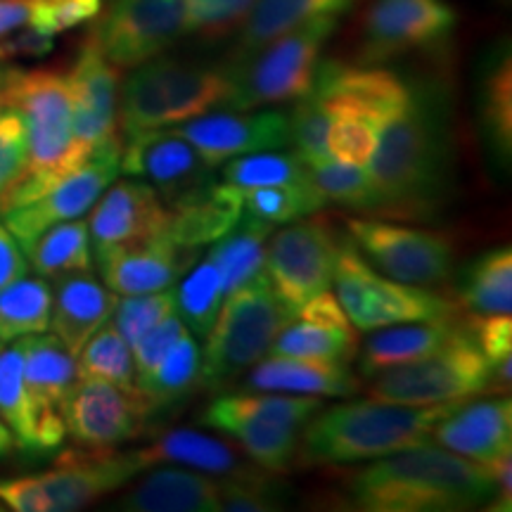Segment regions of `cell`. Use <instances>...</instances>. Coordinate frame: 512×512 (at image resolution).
Segmentation results:
<instances>
[{
	"label": "cell",
	"mask_w": 512,
	"mask_h": 512,
	"mask_svg": "<svg viewBox=\"0 0 512 512\" xmlns=\"http://www.w3.org/2000/svg\"><path fill=\"white\" fill-rule=\"evenodd\" d=\"M494 475L475 460L427 444L377 460L349 479V498L368 512H458L494 498Z\"/></svg>",
	"instance_id": "cell-2"
},
{
	"label": "cell",
	"mask_w": 512,
	"mask_h": 512,
	"mask_svg": "<svg viewBox=\"0 0 512 512\" xmlns=\"http://www.w3.org/2000/svg\"><path fill=\"white\" fill-rule=\"evenodd\" d=\"M323 408L318 396L280 392H242L216 396L200 413V422L228 434L264 470H290L299 448V432Z\"/></svg>",
	"instance_id": "cell-7"
},
{
	"label": "cell",
	"mask_w": 512,
	"mask_h": 512,
	"mask_svg": "<svg viewBox=\"0 0 512 512\" xmlns=\"http://www.w3.org/2000/svg\"><path fill=\"white\" fill-rule=\"evenodd\" d=\"M86 448V446H83ZM143 472L136 451L74 448L53 470L0 479V503L15 512H72L112 494Z\"/></svg>",
	"instance_id": "cell-8"
},
{
	"label": "cell",
	"mask_w": 512,
	"mask_h": 512,
	"mask_svg": "<svg viewBox=\"0 0 512 512\" xmlns=\"http://www.w3.org/2000/svg\"><path fill=\"white\" fill-rule=\"evenodd\" d=\"M337 247L328 223L294 221L266 245L268 283L285 304L299 311L311 297L330 290Z\"/></svg>",
	"instance_id": "cell-14"
},
{
	"label": "cell",
	"mask_w": 512,
	"mask_h": 512,
	"mask_svg": "<svg viewBox=\"0 0 512 512\" xmlns=\"http://www.w3.org/2000/svg\"><path fill=\"white\" fill-rule=\"evenodd\" d=\"M150 415L138 392L117 384L79 377L62 406L67 434L86 448H114L136 439Z\"/></svg>",
	"instance_id": "cell-16"
},
{
	"label": "cell",
	"mask_w": 512,
	"mask_h": 512,
	"mask_svg": "<svg viewBox=\"0 0 512 512\" xmlns=\"http://www.w3.org/2000/svg\"><path fill=\"white\" fill-rule=\"evenodd\" d=\"M41 0H0V36L22 27H34Z\"/></svg>",
	"instance_id": "cell-58"
},
{
	"label": "cell",
	"mask_w": 512,
	"mask_h": 512,
	"mask_svg": "<svg viewBox=\"0 0 512 512\" xmlns=\"http://www.w3.org/2000/svg\"><path fill=\"white\" fill-rule=\"evenodd\" d=\"M176 311L174 290L150 292V294H131V297H119L112 313V325L119 330V335L126 339L128 347L133 342L157 325L159 320Z\"/></svg>",
	"instance_id": "cell-48"
},
{
	"label": "cell",
	"mask_w": 512,
	"mask_h": 512,
	"mask_svg": "<svg viewBox=\"0 0 512 512\" xmlns=\"http://www.w3.org/2000/svg\"><path fill=\"white\" fill-rule=\"evenodd\" d=\"M290 143L309 166L328 162V133L332 117L318 95L306 93L297 100L290 117Z\"/></svg>",
	"instance_id": "cell-47"
},
{
	"label": "cell",
	"mask_w": 512,
	"mask_h": 512,
	"mask_svg": "<svg viewBox=\"0 0 512 512\" xmlns=\"http://www.w3.org/2000/svg\"><path fill=\"white\" fill-rule=\"evenodd\" d=\"M15 64L10 62H0V110L10 107V91H12V81H15L17 74Z\"/></svg>",
	"instance_id": "cell-59"
},
{
	"label": "cell",
	"mask_w": 512,
	"mask_h": 512,
	"mask_svg": "<svg viewBox=\"0 0 512 512\" xmlns=\"http://www.w3.org/2000/svg\"><path fill=\"white\" fill-rule=\"evenodd\" d=\"M0 420L27 451L38 453V422L36 408L24 382L22 349L15 342L12 347H0Z\"/></svg>",
	"instance_id": "cell-38"
},
{
	"label": "cell",
	"mask_w": 512,
	"mask_h": 512,
	"mask_svg": "<svg viewBox=\"0 0 512 512\" xmlns=\"http://www.w3.org/2000/svg\"><path fill=\"white\" fill-rule=\"evenodd\" d=\"M254 0H188L190 34L209 38L228 34L245 22Z\"/></svg>",
	"instance_id": "cell-51"
},
{
	"label": "cell",
	"mask_w": 512,
	"mask_h": 512,
	"mask_svg": "<svg viewBox=\"0 0 512 512\" xmlns=\"http://www.w3.org/2000/svg\"><path fill=\"white\" fill-rule=\"evenodd\" d=\"M166 131L183 138L209 169L223 166L235 157L283 150L290 145V121L283 112H207L202 117L169 126Z\"/></svg>",
	"instance_id": "cell-17"
},
{
	"label": "cell",
	"mask_w": 512,
	"mask_h": 512,
	"mask_svg": "<svg viewBox=\"0 0 512 512\" xmlns=\"http://www.w3.org/2000/svg\"><path fill=\"white\" fill-rule=\"evenodd\" d=\"M472 337L486 356V361L496 363L503 356L512 354V316L510 313H491V316H472Z\"/></svg>",
	"instance_id": "cell-54"
},
{
	"label": "cell",
	"mask_w": 512,
	"mask_h": 512,
	"mask_svg": "<svg viewBox=\"0 0 512 512\" xmlns=\"http://www.w3.org/2000/svg\"><path fill=\"white\" fill-rule=\"evenodd\" d=\"M311 93L330 110L363 114L384 128L406 110L413 91L389 69L354 67L330 60L318 64Z\"/></svg>",
	"instance_id": "cell-22"
},
{
	"label": "cell",
	"mask_w": 512,
	"mask_h": 512,
	"mask_svg": "<svg viewBox=\"0 0 512 512\" xmlns=\"http://www.w3.org/2000/svg\"><path fill=\"white\" fill-rule=\"evenodd\" d=\"M17 344L22 349L24 382L36 408L38 453L55 451L67 437L62 406L79 380L76 358L64 349L60 339L46 332L17 339Z\"/></svg>",
	"instance_id": "cell-19"
},
{
	"label": "cell",
	"mask_w": 512,
	"mask_h": 512,
	"mask_svg": "<svg viewBox=\"0 0 512 512\" xmlns=\"http://www.w3.org/2000/svg\"><path fill=\"white\" fill-rule=\"evenodd\" d=\"M55 36L43 34L34 27H22L8 36H0V62L19 60V57H43L53 50Z\"/></svg>",
	"instance_id": "cell-55"
},
{
	"label": "cell",
	"mask_w": 512,
	"mask_h": 512,
	"mask_svg": "<svg viewBox=\"0 0 512 512\" xmlns=\"http://www.w3.org/2000/svg\"><path fill=\"white\" fill-rule=\"evenodd\" d=\"M29 264L41 278H60L67 273L91 271L93 247L88 223L81 219L57 223L27 249Z\"/></svg>",
	"instance_id": "cell-35"
},
{
	"label": "cell",
	"mask_w": 512,
	"mask_h": 512,
	"mask_svg": "<svg viewBox=\"0 0 512 512\" xmlns=\"http://www.w3.org/2000/svg\"><path fill=\"white\" fill-rule=\"evenodd\" d=\"M458 12L446 0H375L363 17L361 55L366 62L434 46L456 29Z\"/></svg>",
	"instance_id": "cell-15"
},
{
	"label": "cell",
	"mask_w": 512,
	"mask_h": 512,
	"mask_svg": "<svg viewBox=\"0 0 512 512\" xmlns=\"http://www.w3.org/2000/svg\"><path fill=\"white\" fill-rule=\"evenodd\" d=\"M448 164L444 98L418 88L406 110L382 128L368 162L375 211L399 219H430L446 202Z\"/></svg>",
	"instance_id": "cell-1"
},
{
	"label": "cell",
	"mask_w": 512,
	"mask_h": 512,
	"mask_svg": "<svg viewBox=\"0 0 512 512\" xmlns=\"http://www.w3.org/2000/svg\"><path fill=\"white\" fill-rule=\"evenodd\" d=\"M299 320H306V323L325 325V328H337V330H351V323L344 313L342 304L337 302V297L330 290L316 294L306 302L302 309L297 311Z\"/></svg>",
	"instance_id": "cell-56"
},
{
	"label": "cell",
	"mask_w": 512,
	"mask_h": 512,
	"mask_svg": "<svg viewBox=\"0 0 512 512\" xmlns=\"http://www.w3.org/2000/svg\"><path fill=\"white\" fill-rule=\"evenodd\" d=\"M102 0H41L34 29L57 36L100 15Z\"/></svg>",
	"instance_id": "cell-53"
},
{
	"label": "cell",
	"mask_w": 512,
	"mask_h": 512,
	"mask_svg": "<svg viewBox=\"0 0 512 512\" xmlns=\"http://www.w3.org/2000/svg\"><path fill=\"white\" fill-rule=\"evenodd\" d=\"M12 446H15V437H12V432L8 430V425H5V422L0 420V460L8 456V453L12 451Z\"/></svg>",
	"instance_id": "cell-60"
},
{
	"label": "cell",
	"mask_w": 512,
	"mask_h": 512,
	"mask_svg": "<svg viewBox=\"0 0 512 512\" xmlns=\"http://www.w3.org/2000/svg\"><path fill=\"white\" fill-rule=\"evenodd\" d=\"M351 242L387 278L406 285H437L451 275L453 247L446 235L375 219H351Z\"/></svg>",
	"instance_id": "cell-13"
},
{
	"label": "cell",
	"mask_w": 512,
	"mask_h": 512,
	"mask_svg": "<svg viewBox=\"0 0 512 512\" xmlns=\"http://www.w3.org/2000/svg\"><path fill=\"white\" fill-rule=\"evenodd\" d=\"M10 107L22 114L27 128V166L19 181L0 197V214L36 200L91 157L76 143L67 74L17 69Z\"/></svg>",
	"instance_id": "cell-4"
},
{
	"label": "cell",
	"mask_w": 512,
	"mask_h": 512,
	"mask_svg": "<svg viewBox=\"0 0 512 512\" xmlns=\"http://www.w3.org/2000/svg\"><path fill=\"white\" fill-rule=\"evenodd\" d=\"M309 178V164L297 152H254V155L230 159L223 166V183L235 185L242 192L252 188H268V185L306 183Z\"/></svg>",
	"instance_id": "cell-43"
},
{
	"label": "cell",
	"mask_w": 512,
	"mask_h": 512,
	"mask_svg": "<svg viewBox=\"0 0 512 512\" xmlns=\"http://www.w3.org/2000/svg\"><path fill=\"white\" fill-rule=\"evenodd\" d=\"M221 510L230 512H268L280 508V496L271 479L240 472L219 479Z\"/></svg>",
	"instance_id": "cell-49"
},
{
	"label": "cell",
	"mask_w": 512,
	"mask_h": 512,
	"mask_svg": "<svg viewBox=\"0 0 512 512\" xmlns=\"http://www.w3.org/2000/svg\"><path fill=\"white\" fill-rule=\"evenodd\" d=\"M150 64L157 76L169 126L183 124V121L202 117L214 107L226 105L230 88L226 67H202V64L178 62L169 57H155Z\"/></svg>",
	"instance_id": "cell-28"
},
{
	"label": "cell",
	"mask_w": 512,
	"mask_h": 512,
	"mask_svg": "<svg viewBox=\"0 0 512 512\" xmlns=\"http://www.w3.org/2000/svg\"><path fill=\"white\" fill-rule=\"evenodd\" d=\"M202 351L188 330L162 356V361L145 377L136 380V392L145 401L147 411L155 413L185 399L200 384Z\"/></svg>",
	"instance_id": "cell-34"
},
{
	"label": "cell",
	"mask_w": 512,
	"mask_h": 512,
	"mask_svg": "<svg viewBox=\"0 0 512 512\" xmlns=\"http://www.w3.org/2000/svg\"><path fill=\"white\" fill-rule=\"evenodd\" d=\"M169 209V238L178 247L195 252L219 240L242 219V190L211 181Z\"/></svg>",
	"instance_id": "cell-29"
},
{
	"label": "cell",
	"mask_w": 512,
	"mask_h": 512,
	"mask_svg": "<svg viewBox=\"0 0 512 512\" xmlns=\"http://www.w3.org/2000/svg\"><path fill=\"white\" fill-rule=\"evenodd\" d=\"M136 456L143 470L155 465L174 463L216 477H230L245 472V467L240 465L238 456L230 451L228 444L192 430L164 432L150 446L138 448Z\"/></svg>",
	"instance_id": "cell-32"
},
{
	"label": "cell",
	"mask_w": 512,
	"mask_h": 512,
	"mask_svg": "<svg viewBox=\"0 0 512 512\" xmlns=\"http://www.w3.org/2000/svg\"><path fill=\"white\" fill-rule=\"evenodd\" d=\"M335 29V15L313 17L275 36L254 53L230 62L226 67L230 81L226 107L247 112L275 102L299 100L311 93L320 53Z\"/></svg>",
	"instance_id": "cell-5"
},
{
	"label": "cell",
	"mask_w": 512,
	"mask_h": 512,
	"mask_svg": "<svg viewBox=\"0 0 512 512\" xmlns=\"http://www.w3.org/2000/svg\"><path fill=\"white\" fill-rule=\"evenodd\" d=\"M268 354L306 358V361L349 363L354 354V332L325 328V325L297 318L280 330Z\"/></svg>",
	"instance_id": "cell-42"
},
{
	"label": "cell",
	"mask_w": 512,
	"mask_h": 512,
	"mask_svg": "<svg viewBox=\"0 0 512 512\" xmlns=\"http://www.w3.org/2000/svg\"><path fill=\"white\" fill-rule=\"evenodd\" d=\"M482 121L486 136L505 162L512 152V62L510 50H501L486 67L482 81Z\"/></svg>",
	"instance_id": "cell-44"
},
{
	"label": "cell",
	"mask_w": 512,
	"mask_h": 512,
	"mask_svg": "<svg viewBox=\"0 0 512 512\" xmlns=\"http://www.w3.org/2000/svg\"><path fill=\"white\" fill-rule=\"evenodd\" d=\"M67 83L72 95L74 136L81 150L93 155L100 147L121 143L119 69L100 53L91 36L76 55Z\"/></svg>",
	"instance_id": "cell-18"
},
{
	"label": "cell",
	"mask_w": 512,
	"mask_h": 512,
	"mask_svg": "<svg viewBox=\"0 0 512 512\" xmlns=\"http://www.w3.org/2000/svg\"><path fill=\"white\" fill-rule=\"evenodd\" d=\"M335 297L358 330H377L413 320L453 318V306L418 285L377 275L351 240L337 247L332 271Z\"/></svg>",
	"instance_id": "cell-10"
},
{
	"label": "cell",
	"mask_w": 512,
	"mask_h": 512,
	"mask_svg": "<svg viewBox=\"0 0 512 512\" xmlns=\"http://www.w3.org/2000/svg\"><path fill=\"white\" fill-rule=\"evenodd\" d=\"M432 437L448 451L465 456L489 470L496 460L512 453V403L508 396L460 403L437 422Z\"/></svg>",
	"instance_id": "cell-24"
},
{
	"label": "cell",
	"mask_w": 512,
	"mask_h": 512,
	"mask_svg": "<svg viewBox=\"0 0 512 512\" xmlns=\"http://www.w3.org/2000/svg\"><path fill=\"white\" fill-rule=\"evenodd\" d=\"M292 320H297V311L275 294L268 278L228 294L204 339L202 387L221 389L238 380L271 351L273 339Z\"/></svg>",
	"instance_id": "cell-6"
},
{
	"label": "cell",
	"mask_w": 512,
	"mask_h": 512,
	"mask_svg": "<svg viewBox=\"0 0 512 512\" xmlns=\"http://www.w3.org/2000/svg\"><path fill=\"white\" fill-rule=\"evenodd\" d=\"M247 377V392H280L306 396H351L361 382L347 363L306 361L292 356H264Z\"/></svg>",
	"instance_id": "cell-27"
},
{
	"label": "cell",
	"mask_w": 512,
	"mask_h": 512,
	"mask_svg": "<svg viewBox=\"0 0 512 512\" xmlns=\"http://www.w3.org/2000/svg\"><path fill=\"white\" fill-rule=\"evenodd\" d=\"M325 105V102H323ZM332 124L328 133V155L342 164L368 166L380 143L382 126L363 114L347 110H330Z\"/></svg>",
	"instance_id": "cell-46"
},
{
	"label": "cell",
	"mask_w": 512,
	"mask_h": 512,
	"mask_svg": "<svg viewBox=\"0 0 512 512\" xmlns=\"http://www.w3.org/2000/svg\"><path fill=\"white\" fill-rule=\"evenodd\" d=\"M29 261L24 249L19 247L15 235L10 233V228L5 226L3 216H0V290H5L10 283L27 275Z\"/></svg>",
	"instance_id": "cell-57"
},
{
	"label": "cell",
	"mask_w": 512,
	"mask_h": 512,
	"mask_svg": "<svg viewBox=\"0 0 512 512\" xmlns=\"http://www.w3.org/2000/svg\"><path fill=\"white\" fill-rule=\"evenodd\" d=\"M354 3L356 0H254L252 10L242 22V34L233 60L254 53L256 48L266 46L275 36L285 34L313 17H339Z\"/></svg>",
	"instance_id": "cell-33"
},
{
	"label": "cell",
	"mask_w": 512,
	"mask_h": 512,
	"mask_svg": "<svg viewBox=\"0 0 512 512\" xmlns=\"http://www.w3.org/2000/svg\"><path fill=\"white\" fill-rule=\"evenodd\" d=\"M27 166V128L15 107L0 110V197L19 181Z\"/></svg>",
	"instance_id": "cell-50"
},
{
	"label": "cell",
	"mask_w": 512,
	"mask_h": 512,
	"mask_svg": "<svg viewBox=\"0 0 512 512\" xmlns=\"http://www.w3.org/2000/svg\"><path fill=\"white\" fill-rule=\"evenodd\" d=\"M190 34L188 0H112L98 15L91 38L117 69L155 60Z\"/></svg>",
	"instance_id": "cell-11"
},
{
	"label": "cell",
	"mask_w": 512,
	"mask_h": 512,
	"mask_svg": "<svg viewBox=\"0 0 512 512\" xmlns=\"http://www.w3.org/2000/svg\"><path fill=\"white\" fill-rule=\"evenodd\" d=\"M188 249L178 247L169 235L131 242L107 249L98 256L105 285L119 297L162 292L176 285L178 275L190 264Z\"/></svg>",
	"instance_id": "cell-23"
},
{
	"label": "cell",
	"mask_w": 512,
	"mask_h": 512,
	"mask_svg": "<svg viewBox=\"0 0 512 512\" xmlns=\"http://www.w3.org/2000/svg\"><path fill=\"white\" fill-rule=\"evenodd\" d=\"M76 373L79 377L112 382L126 392H136V363L131 347L112 325V318L83 344L76 356Z\"/></svg>",
	"instance_id": "cell-41"
},
{
	"label": "cell",
	"mask_w": 512,
	"mask_h": 512,
	"mask_svg": "<svg viewBox=\"0 0 512 512\" xmlns=\"http://www.w3.org/2000/svg\"><path fill=\"white\" fill-rule=\"evenodd\" d=\"M0 344H3V342H0Z\"/></svg>",
	"instance_id": "cell-61"
},
{
	"label": "cell",
	"mask_w": 512,
	"mask_h": 512,
	"mask_svg": "<svg viewBox=\"0 0 512 512\" xmlns=\"http://www.w3.org/2000/svg\"><path fill=\"white\" fill-rule=\"evenodd\" d=\"M380 332L370 335L361 351V373L375 377L389 368L406 366L420 358L444 349L453 339L467 335V328L453 323V318L441 320H413V323L387 325L377 328Z\"/></svg>",
	"instance_id": "cell-26"
},
{
	"label": "cell",
	"mask_w": 512,
	"mask_h": 512,
	"mask_svg": "<svg viewBox=\"0 0 512 512\" xmlns=\"http://www.w3.org/2000/svg\"><path fill=\"white\" fill-rule=\"evenodd\" d=\"M188 330L183 325V320L178 313H169V316L159 320L157 325H152L150 330L143 332L136 342H133L131 354L133 363H136V380L145 377L152 368L162 361V356L176 344V339Z\"/></svg>",
	"instance_id": "cell-52"
},
{
	"label": "cell",
	"mask_w": 512,
	"mask_h": 512,
	"mask_svg": "<svg viewBox=\"0 0 512 512\" xmlns=\"http://www.w3.org/2000/svg\"><path fill=\"white\" fill-rule=\"evenodd\" d=\"M128 512H221L219 482L204 472H152L119 501Z\"/></svg>",
	"instance_id": "cell-30"
},
{
	"label": "cell",
	"mask_w": 512,
	"mask_h": 512,
	"mask_svg": "<svg viewBox=\"0 0 512 512\" xmlns=\"http://www.w3.org/2000/svg\"><path fill=\"white\" fill-rule=\"evenodd\" d=\"M174 297L176 313L181 316L183 325L192 337L204 342L219 318L223 299H226L221 275L209 261V256L192 266V271L176 285Z\"/></svg>",
	"instance_id": "cell-39"
},
{
	"label": "cell",
	"mask_w": 512,
	"mask_h": 512,
	"mask_svg": "<svg viewBox=\"0 0 512 512\" xmlns=\"http://www.w3.org/2000/svg\"><path fill=\"white\" fill-rule=\"evenodd\" d=\"M489 380V361L467 332L420 361L375 375L368 399L396 406H437L489 392Z\"/></svg>",
	"instance_id": "cell-9"
},
{
	"label": "cell",
	"mask_w": 512,
	"mask_h": 512,
	"mask_svg": "<svg viewBox=\"0 0 512 512\" xmlns=\"http://www.w3.org/2000/svg\"><path fill=\"white\" fill-rule=\"evenodd\" d=\"M460 302L472 316L512 311V252L498 247L479 256L460 287Z\"/></svg>",
	"instance_id": "cell-37"
},
{
	"label": "cell",
	"mask_w": 512,
	"mask_h": 512,
	"mask_svg": "<svg viewBox=\"0 0 512 512\" xmlns=\"http://www.w3.org/2000/svg\"><path fill=\"white\" fill-rule=\"evenodd\" d=\"M53 287L46 278H22L0 290V342H17L50 330Z\"/></svg>",
	"instance_id": "cell-36"
},
{
	"label": "cell",
	"mask_w": 512,
	"mask_h": 512,
	"mask_svg": "<svg viewBox=\"0 0 512 512\" xmlns=\"http://www.w3.org/2000/svg\"><path fill=\"white\" fill-rule=\"evenodd\" d=\"M460 403L396 406L382 401L339 403L320 411L304 425L299 448L309 465L368 463L406 448L427 444L434 427Z\"/></svg>",
	"instance_id": "cell-3"
},
{
	"label": "cell",
	"mask_w": 512,
	"mask_h": 512,
	"mask_svg": "<svg viewBox=\"0 0 512 512\" xmlns=\"http://www.w3.org/2000/svg\"><path fill=\"white\" fill-rule=\"evenodd\" d=\"M313 188L320 192L325 202L344 204V207L375 211L377 195L370 181L368 166L342 164L335 159L309 166Z\"/></svg>",
	"instance_id": "cell-45"
},
{
	"label": "cell",
	"mask_w": 512,
	"mask_h": 512,
	"mask_svg": "<svg viewBox=\"0 0 512 512\" xmlns=\"http://www.w3.org/2000/svg\"><path fill=\"white\" fill-rule=\"evenodd\" d=\"M119 162L121 143L100 147L79 169L64 176L60 183H55L53 188L38 195L36 200L3 211L0 216H3L10 233L15 235L19 247L24 249V254L34 245L38 235L46 233L48 228L86 216L102 192L117 181L121 171Z\"/></svg>",
	"instance_id": "cell-12"
},
{
	"label": "cell",
	"mask_w": 512,
	"mask_h": 512,
	"mask_svg": "<svg viewBox=\"0 0 512 512\" xmlns=\"http://www.w3.org/2000/svg\"><path fill=\"white\" fill-rule=\"evenodd\" d=\"M320 192L313 188L311 178L306 183L292 185H268V188H252L242 192V214L249 219L264 221L268 226L309 219L325 207Z\"/></svg>",
	"instance_id": "cell-40"
},
{
	"label": "cell",
	"mask_w": 512,
	"mask_h": 512,
	"mask_svg": "<svg viewBox=\"0 0 512 512\" xmlns=\"http://www.w3.org/2000/svg\"><path fill=\"white\" fill-rule=\"evenodd\" d=\"M271 235L273 226L242 214V219L214 242L207 256L221 275L223 294L226 297L242 290V287L256 283V280L268 278L266 245Z\"/></svg>",
	"instance_id": "cell-31"
},
{
	"label": "cell",
	"mask_w": 512,
	"mask_h": 512,
	"mask_svg": "<svg viewBox=\"0 0 512 512\" xmlns=\"http://www.w3.org/2000/svg\"><path fill=\"white\" fill-rule=\"evenodd\" d=\"M117 299L119 294L95 280L91 271L60 275L53 290L50 328L76 358L83 344L112 318Z\"/></svg>",
	"instance_id": "cell-25"
},
{
	"label": "cell",
	"mask_w": 512,
	"mask_h": 512,
	"mask_svg": "<svg viewBox=\"0 0 512 512\" xmlns=\"http://www.w3.org/2000/svg\"><path fill=\"white\" fill-rule=\"evenodd\" d=\"M171 209L150 183H112L91 207L88 233L93 256L98 259L107 249L131 242L169 235Z\"/></svg>",
	"instance_id": "cell-21"
},
{
	"label": "cell",
	"mask_w": 512,
	"mask_h": 512,
	"mask_svg": "<svg viewBox=\"0 0 512 512\" xmlns=\"http://www.w3.org/2000/svg\"><path fill=\"white\" fill-rule=\"evenodd\" d=\"M119 169L128 176L147 178L166 207L211 183V169L202 157L166 128L121 140Z\"/></svg>",
	"instance_id": "cell-20"
}]
</instances>
